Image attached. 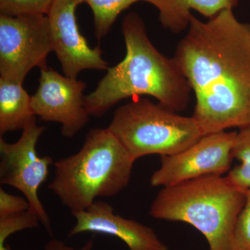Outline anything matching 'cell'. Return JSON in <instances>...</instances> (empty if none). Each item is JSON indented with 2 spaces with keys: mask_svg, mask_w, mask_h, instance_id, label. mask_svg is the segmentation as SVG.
I'll return each mask as SVG.
<instances>
[{
  "mask_svg": "<svg viewBox=\"0 0 250 250\" xmlns=\"http://www.w3.org/2000/svg\"><path fill=\"white\" fill-rule=\"evenodd\" d=\"M134 162L108 128H95L78 152L54 162L48 188L71 212L85 210L127 187Z\"/></svg>",
  "mask_w": 250,
  "mask_h": 250,
  "instance_id": "obj_3",
  "label": "cell"
},
{
  "mask_svg": "<svg viewBox=\"0 0 250 250\" xmlns=\"http://www.w3.org/2000/svg\"><path fill=\"white\" fill-rule=\"evenodd\" d=\"M126 54L106 75L96 88L85 95L90 116L101 118L115 105L129 98L149 95L172 111L187 108L192 93L188 82L173 58L161 53L148 37L142 18L126 14L123 24Z\"/></svg>",
  "mask_w": 250,
  "mask_h": 250,
  "instance_id": "obj_2",
  "label": "cell"
},
{
  "mask_svg": "<svg viewBox=\"0 0 250 250\" xmlns=\"http://www.w3.org/2000/svg\"><path fill=\"white\" fill-rule=\"evenodd\" d=\"M149 3L159 11L163 27L174 34L188 28L191 11L206 18L214 17L220 11L236 7L241 0H140Z\"/></svg>",
  "mask_w": 250,
  "mask_h": 250,
  "instance_id": "obj_12",
  "label": "cell"
},
{
  "mask_svg": "<svg viewBox=\"0 0 250 250\" xmlns=\"http://www.w3.org/2000/svg\"><path fill=\"white\" fill-rule=\"evenodd\" d=\"M45 126H39L36 118L22 129L14 143L0 139V184L22 192L29 204V210L37 215L49 234H52L50 219L39 197V189L45 182L53 160L40 156L36 150L38 141Z\"/></svg>",
  "mask_w": 250,
  "mask_h": 250,
  "instance_id": "obj_6",
  "label": "cell"
},
{
  "mask_svg": "<svg viewBox=\"0 0 250 250\" xmlns=\"http://www.w3.org/2000/svg\"><path fill=\"white\" fill-rule=\"evenodd\" d=\"M237 132L205 135L182 152L161 156V167L152 174V187H170L207 175H223L230 170Z\"/></svg>",
  "mask_w": 250,
  "mask_h": 250,
  "instance_id": "obj_8",
  "label": "cell"
},
{
  "mask_svg": "<svg viewBox=\"0 0 250 250\" xmlns=\"http://www.w3.org/2000/svg\"><path fill=\"white\" fill-rule=\"evenodd\" d=\"M93 246V240L90 239L80 249H74L72 247L67 246L64 242L54 238L45 245V250H92Z\"/></svg>",
  "mask_w": 250,
  "mask_h": 250,
  "instance_id": "obj_20",
  "label": "cell"
},
{
  "mask_svg": "<svg viewBox=\"0 0 250 250\" xmlns=\"http://www.w3.org/2000/svg\"><path fill=\"white\" fill-rule=\"evenodd\" d=\"M233 250H250V189L233 230Z\"/></svg>",
  "mask_w": 250,
  "mask_h": 250,
  "instance_id": "obj_18",
  "label": "cell"
},
{
  "mask_svg": "<svg viewBox=\"0 0 250 250\" xmlns=\"http://www.w3.org/2000/svg\"><path fill=\"white\" fill-rule=\"evenodd\" d=\"M72 214L76 223L69 237L84 232L102 233L118 237L129 250H169L152 228L116 214L106 202L96 200L86 209Z\"/></svg>",
  "mask_w": 250,
  "mask_h": 250,
  "instance_id": "obj_11",
  "label": "cell"
},
{
  "mask_svg": "<svg viewBox=\"0 0 250 250\" xmlns=\"http://www.w3.org/2000/svg\"><path fill=\"white\" fill-rule=\"evenodd\" d=\"M107 128L134 161L151 154L173 155L203 136L192 116L140 97L117 108Z\"/></svg>",
  "mask_w": 250,
  "mask_h": 250,
  "instance_id": "obj_5",
  "label": "cell"
},
{
  "mask_svg": "<svg viewBox=\"0 0 250 250\" xmlns=\"http://www.w3.org/2000/svg\"><path fill=\"white\" fill-rule=\"evenodd\" d=\"M55 0H0V14L8 16H47Z\"/></svg>",
  "mask_w": 250,
  "mask_h": 250,
  "instance_id": "obj_16",
  "label": "cell"
},
{
  "mask_svg": "<svg viewBox=\"0 0 250 250\" xmlns=\"http://www.w3.org/2000/svg\"><path fill=\"white\" fill-rule=\"evenodd\" d=\"M246 192L227 177L203 176L163 188L149 215L192 225L205 236L209 250H233V230Z\"/></svg>",
  "mask_w": 250,
  "mask_h": 250,
  "instance_id": "obj_4",
  "label": "cell"
},
{
  "mask_svg": "<svg viewBox=\"0 0 250 250\" xmlns=\"http://www.w3.org/2000/svg\"><path fill=\"white\" fill-rule=\"evenodd\" d=\"M195 97L202 135L250 126V24L233 9L207 22L193 16L173 57Z\"/></svg>",
  "mask_w": 250,
  "mask_h": 250,
  "instance_id": "obj_1",
  "label": "cell"
},
{
  "mask_svg": "<svg viewBox=\"0 0 250 250\" xmlns=\"http://www.w3.org/2000/svg\"><path fill=\"white\" fill-rule=\"evenodd\" d=\"M51 52L47 16L0 15V78L22 83L34 67H47Z\"/></svg>",
  "mask_w": 250,
  "mask_h": 250,
  "instance_id": "obj_7",
  "label": "cell"
},
{
  "mask_svg": "<svg viewBox=\"0 0 250 250\" xmlns=\"http://www.w3.org/2000/svg\"><path fill=\"white\" fill-rule=\"evenodd\" d=\"M231 154L241 164L231 169L227 177L236 187L248 190L250 189V126L237 132Z\"/></svg>",
  "mask_w": 250,
  "mask_h": 250,
  "instance_id": "obj_15",
  "label": "cell"
},
{
  "mask_svg": "<svg viewBox=\"0 0 250 250\" xmlns=\"http://www.w3.org/2000/svg\"><path fill=\"white\" fill-rule=\"evenodd\" d=\"M82 3L83 0H55L47 15L53 52L64 75L71 78L84 70L108 68L100 47L91 48L79 29L76 10Z\"/></svg>",
  "mask_w": 250,
  "mask_h": 250,
  "instance_id": "obj_10",
  "label": "cell"
},
{
  "mask_svg": "<svg viewBox=\"0 0 250 250\" xmlns=\"http://www.w3.org/2000/svg\"><path fill=\"white\" fill-rule=\"evenodd\" d=\"M29 208L27 199L11 195L4 189H0V218L22 213Z\"/></svg>",
  "mask_w": 250,
  "mask_h": 250,
  "instance_id": "obj_19",
  "label": "cell"
},
{
  "mask_svg": "<svg viewBox=\"0 0 250 250\" xmlns=\"http://www.w3.org/2000/svg\"><path fill=\"white\" fill-rule=\"evenodd\" d=\"M86 84L77 78L61 75L49 68L41 69L39 86L31 96L35 116L44 122L62 125L64 137H74L88 124L83 91Z\"/></svg>",
  "mask_w": 250,
  "mask_h": 250,
  "instance_id": "obj_9",
  "label": "cell"
},
{
  "mask_svg": "<svg viewBox=\"0 0 250 250\" xmlns=\"http://www.w3.org/2000/svg\"><path fill=\"white\" fill-rule=\"evenodd\" d=\"M140 0H83L93 11L95 37L98 41L107 35L122 12Z\"/></svg>",
  "mask_w": 250,
  "mask_h": 250,
  "instance_id": "obj_14",
  "label": "cell"
},
{
  "mask_svg": "<svg viewBox=\"0 0 250 250\" xmlns=\"http://www.w3.org/2000/svg\"><path fill=\"white\" fill-rule=\"evenodd\" d=\"M31 96L22 83L0 78V136L23 129L35 118Z\"/></svg>",
  "mask_w": 250,
  "mask_h": 250,
  "instance_id": "obj_13",
  "label": "cell"
},
{
  "mask_svg": "<svg viewBox=\"0 0 250 250\" xmlns=\"http://www.w3.org/2000/svg\"><path fill=\"white\" fill-rule=\"evenodd\" d=\"M37 215L27 210L5 218H0V242L6 243L10 236L18 231L39 227Z\"/></svg>",
  "mask_w": 250,
  "mask_h": 250,
  "instance_id": "obj_17",
  "label": "cell"
}]
</instances>
